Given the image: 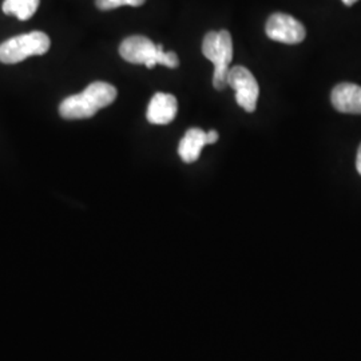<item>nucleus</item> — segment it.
Instances as JSON below:
<instances>
[{
  "label": "nucleus",
  "instance_id": "1",
  "mask_svg": "<svg viewBox=\"0 0 361 361\" xmlns=\"http://www.w3.org/2000/svg\"><path fill=\"white\" fill-rule=\"evenodd\" d=\"M116 89L106 82H94L77 95L66 98L59 106V114L65 119H87L95 116L101 109L113 104Z\"/></svg>",
  "mask_w": 361,
  "mask_h": 361
},
{
  "label": "nucleus",
  "instance_id": "2",
  "mask_svg": "<svg viewBox=\"0 0 361 361\" xmlns=\"http://www.w3.org/2000/svg\"><path fill=\"white\" fill-rule=\"evenodd\" d=\"M121 56L133 65H143L153 68L157 65L176 68L180 66V59L176 52H166L161 44H155L142 35H134L125 39L119 46Z\"/></svg>",
  "mask_w": 361,
  "mask_h": 361
},
{
  "label": "nucleus",
  "instance_id": "3",
  "mask_svg": "<svg viewBox=\"0 0 361 361\" xmlns=\"http://www.w3.org/2000/svg\"><path fill=\"white\" fill-rule=\"evenodd\" d=\"M202 54L213 65V86L217 90H224L228 86L229 66L233 59L232 35L226 30L207 32L202 42Z\"/></svg>",
  "mask_w": 361,
  "mask_h": 361
},
{
  "label": "nucleus",
  "instance_id": "4",
  "mask_svg": "<svg viewBox=\"0 0 361 361\" xmlns=\"http://www.w3.org/2000/svg\"><path fill=\"white\" fill-rule=\"evenodd\" d=\"M50 38L42 31H32L8 39L0 44V62L15 65L30 56L43 55L50 50Z\"/></svg>",
  "mask_w": 361,
  "mask_h": 361
},
{
  "label": "nucleus",
  "instance_id": "5",
  "mask_svg": "<svg viewBox=\"0 0 361 361\" xmlns=\"http://www.w3.org/2000/svg\"><path fill=\"white\" fill-rule=\"evenodd\" d=\"M228 86L235 92V101L247 113H253L257 107L259 87L255 75L243 66H235L229 70Z\"/></svg>",
  "mask_w": 361,
  "mask_h": 361
},
{
  "label": "nucleus",
  "instance_id": "6",
  "mask_svg": "<svg viewBox=\"0 0 361 361\" xmlns=\"http://www.w3.org/2000/svg\"><path fill=\"white\" fill-rule=\"evenodd\" d=\"M265 32L268 38L285 44H298L305 35V27L296 18L286 13H273L267 20Z\"/></svg>",
  "mask_w": 361,
  "mask_h": 361
},
{
  "label": "nucleus",
  "instance_id": "7",
  "mask_svg": "<svg viewBox=\"0 0 361 361\" xmlns=\"http://www.w3.org/2000/svg\"><path fill=\"white\" fill-rule=\"evenodd\" d=\"M178 111L177 98L166 92H157L152 98L146 118L153 125H168L174 121Z\"/></svg>",
  "mask_w": 361,
  "mask_h": 361
},
{
  "label": "nucleus",
  "instance_id": "8",
  "mask_svg": "<svg viewBox=\"0 0 361 361\" xmlns=\"http://www.w3.org/2000/svg\"><path fill=\"white\" fill-rule=\"evenodd\" d=\"M331 101L337 111L361 114V87L355 83H340L332 90Z\"/></svg>",
  "mask_w": 361,
  "mask_h": 361
},
{
  "label": "nucleus",
  "instance_id": "9",
  "mask_svg": "<svg viewBox=\"0 0 361 361\" xmlns=\"http://www.w3.org/2000/svg\"><path fill=\"white\" fill-rule=\"evenodd\" d=\"M207 142V133L201 129H190L186 131L178 146L180 159L186 164L195 162Z\"/></svg>",
  "mask_w": 361,
  "mask_h": 361
},
{
  "label": "nucleus",
  "instance_id": "10",
  "mask_svg": "<svg viewBox=\"0 0 361 361\" xmlns=\"http://www.w3.org/2000/svg\"><path fill=\"white\" fill-rule=\"evenodd\" d=\"M40 0H4L1 8L6 15H15L19 20H28L38 10Z\"/></svg>",
  "mask_w": 361,
  "mask_h": 361
},
{
  "label": "nucleus",
  "instance_id": "11",
  "mask_svg": "<svg viewBox=\"0 0 361 361\" xmlns=\"http://www.w3.org/2000/svg\"><path fill=\"white\" fill-rule=\"evenodd\" d=\"M146 0H95V4L102 11L116 10L122 6H131V7H140Z\"/></svg>",
  "mask_w": 361,
  "mask_h": 361
},
{
  "label": "nucleus",
  "instance_id": "12",
  "mask_svg": "<svg viewBox=\"0 0 361 361\" xmlns=\"http://www.w3.org/2000/svg\"><path fill=\"white\" fill-rule=\"evenodd\" d=\"M219 141V133L216 130H210L207 133V145H212V143H216Z\"/></svg>",
  "mask_w": 361,
  "mask_h": 361
},
{
  "label": "nucleus",
  "instance_id": "13",
  "mask_svg": "<svg viewBox=\"0 0 361 361\" xmlns=\"http://www.w3.org/2000/svg\"><path fill=\"white\" fill-rule=\"evenodd\" d=\"M356 169H357V171L361 176V145L359 147V152H357V158H356Z\"/></svg>",
  "mask_w": 361,
  "mask_h": 361
},
{
  "label": "nucleus",
  "instance_id": "14",
  "mask_svg": "<svg viewBox=\"0 0 361 361\" xmlns=\"http://www.w3.org/2000/svg\"><path fill=\"white\" fill-rule=\"evenodd\" d=\"M345 6H352V4H355L356 1H359V0H341Z\"/></svg>",
  "mask_w": 361,
  "mask_h": 361
}]
</instances>
